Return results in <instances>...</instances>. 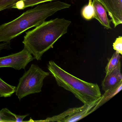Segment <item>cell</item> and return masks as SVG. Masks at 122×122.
Wrapping results in <instances>:
<instances>
[{"label":"cell","instance_id":"obj_15","mask_svg":"<svg viewBox=\"0 0 122 122\" xmlns=\"http://www.w3.org/2000/svg\"><path fill=\"white\" fill-rule=\"evenodd\" d=\"M81 13L82 17L86 20H90L94 18L95 10L92 0H89L88 4L82 8Z\"/></svg>","mask_w":122,"mask_h":122},{"label":"cell","instance_id":"obj_13","mask_svg":"<svg viewBox=\"0 0 122 122\" xmlns=\"http://www.w3.org/2000/svg\"><path fill=\"white\" fill-rule=\"evenodd\" d=\"M54 0H25L18 2L12 7V8H15L19 10H23L26 8L33 7L40 3L52 1Z\"/></svg>","mask_w":122,"mask_h":122},{"label":"cell","instance_id":"obj_8","mask_svg":"<svg viewBox=\"0 0 122 122\" xmlns=\"http://www.w3.org/2000/svg\"><path fill=\"white\" fill-rule=\"evenodd\" d=\"M93 5L95 10L94 18L97 20L105 28L111 29L110 20L107 14V10L99 0H93Z\"/></svg>","mask_w":122,"mask_h":122},{"label":"cell","instance_id":"obj_10","mask_svg":"<svg viewBox=\"0 0 122 122\" xmlns=\"http://www.w3.org/2000/svg\"><path fill=\"white\" fill-rule=\"evenodd\" d=\"M122 89V82L115 87L107 91L102 95H101L100 99L98 101L96 105L91 110V113L97 110L101 106L107 102L110 99L117 95L121 91Z\"/></svg>","mask_w":122,"mask_h":122},{"label":"cell","instance_id":"obj_3","mask_svg":"<svg viewBox=\"0 0 122 122\" xmlns=\"http://www.w3.org/2000/svg\"><path fill=\"white\" fill-rule=\"evenodd\" d=\"M48 69L58 86L73 93L85 105L98 100L101 97L100 89L97 83L84 81L72 75L52 61H49Z\"/></svg>","mask_w":122,"mask_h":122},{"label":"cell","instance_id":"obj_14","mask_svg":"<svg viewBox=\"0 0 122 122\" xmlns=\"http://www.w3.org/2000/svg\"><path fill=\"white\" fill-rule=\"evenodd\" d=\"M16 87L8 84L0 77V97H10L16 91Z\"/></svg>","mask_w":122,"mask_h":122},{"label":"cell","instance_id":"obj_7","mask_svg":"<svg viewBox=\"0 0 122 122\" xmlns=\"http://www.w3.org/2000/svg\"><path fill=\"white\" fill-rule=\"evenodd\" d=\"M121 69V63L120 62L115 69L106 74L101 84L103 91L105 92L115 87L122 82V76Z\"/></svg>","mask_w":122,"mask_h":122},{"label":"cell","instance_id":"obj_16","mask_svg":"<svg viewBox=\"0 0 122 122\" xmlns=\"http://www.w3.org/2000/svg\"><path fill=\"white\" fill-rule=\"evenodd\" d=\"M122 57L120 54L115 52L112 56L111 58L109 60L108 63L105 68L106 74L112 71L115 69L120 62Z\"/></svg>","mask_w":122,"mask_h":122},{"label":"cell","instance_id":"obj_17","mask_svg":"<svg viewBox=\"0 0 122 122\" xmlns=\"http://www.w3.org/2000/svg\"><path fill=\"white\" fill-rule=\"evenodd\" d=\"M25 0H0V12L12 7L18 2Z\"/></svg>","mask_w":122,"mask_h":122},{"label":"cell","instance_id":"obj_2","mask_svg":"<svg viewBox=\"0 0 122 122\" xmlns=\"http://www.w3.org/2000/svg\"><path fill=\"white\" fill-rule=\"evenodd\" d=\"M71 23V21L64 18L45 21L26 32L22 42L24 47L35 59L40 60L43 54L53 48L58 40L67 32Z\"/></svg>","mask_w":122,"mask_h":122},{"label":"cell","instance_id":"obj_6","mask_svg":"<svg viewBox=\"0 0 122 122\" xmlns=\"http://www.w3.org/2000/svg\"><path fill=\"white\" fill-rule=\"evenodd\" d=\"M106 9L114 27L122 24V0H99Z\"/></svg>","mask_w":122,"mask_h":122},{"label":"cell","instance_id":"obj_4","mask_svg":"<svg viewBox=\"0 0 122 122\" xmlns=\"http://www.w3.org/2000/svg\"><path fill=\"white\" fill-rule=\"evenodd\" d=\"M50 73L42 70L38 66L32 64L19 80L15 94L20 100L24 97L42 91L44 79Z\"/></svg>","mask_w":122,"mask_h":122},{"label":"cell","instance_id":"obj_19","mask_svg":"<svg viewBox=\"0 0 122 122\" xmlns=\"http://www.w3.org/2000/svg\"><path fill=\"white\" fill-rule=\"evenodd\" d=\"M10 46V42L0 43V52L2 50H5V49L9 50V49H11Z\"/></svg>","mask_w":122,"mask_h":122},{"label":"cell","instance_id":"obj_1","mask_svg":"<svg viewBox=\"0 0 122 122\" xmlns=\"http://www.w3.org/2000/svg\"><path fill=\"white\" fill-rule=\"evenodd\" d=\"M71 6L57 1L39 5L27 10L15 20L0 25V43L10 42L28 29L42 24L58 11Z\"/></svg>","mask_w":122,"mask_h":122},{"label":"cell","instance_id":"obj_9","mask_svg":"<svg viewBox=\"0 0 122 122\" xmlns=\"http://www.w3.org/2000/svg\"><path fill=\"white\" fill-rule=\"evenodd\" d=\"M99 100L90 105H84L80 110L65 118L61 122H76L85 117L91 113V110L96 105Z\"/></svg>","mask_w":122,"mask_h":122},{"label":"cell","instance_id":"obj_5","mask_svg":"<svg viewBox=\"0 0 122 122\" xmlns=\"http://www.w3.org/2000/svg\"><path fill=\"white\" fill-rule=\"evenodd\" d=\"M34 59L31 53L24 47L19 52L0 57V68L11 67L18 70L25 69Z\"/></svg>","mask_w":122,"mask_h":122},{"label":"cell","instance_id":"obj_11","mask_svg":"<svg viewBox=\"0 0 122 122\" xmlns=\"http://www.w3.org/2000/svg\"><path fill=\"white\" fill-rule=\"evenodd\" d=\"M29 114L20 115L10 111L8 108H3L0 110V122H24L23 119Z\"/></svg>","mask_w":122,"mask_h":122},{"label":"cell","instance_id":"obj_18","mask_svg":"<svg viewBox=\"0 0 122 122\" xmlns=\"http://www.w3.org/2000/svg\"><path fill=\"white\" fill-rule=\"evenodd\" d=\"M113 47L116 52L120 55H122V37L119 36L116 39L113 43Z\"/></svg>","mask_w":122,"mask_h":122},{"label":"cell","instance_id":"obj_12","mask_svg":"<svg viewBox=\"0 0 122 122\" xmlns=\"http://www.w3.org/2000/svg\"><path fill=\"white\" fill-rule=\"evenodd\" d=\"M82 106L78 108H70L64 111L62 113L59 114L55 116H53L52 117H49L47 118L45 120H43L33 121V122H51V121H57V122H61V120L64 119L65 118L69 116L70 115L73 113L75 112L80 110Z\"/></svg>","mask_w":122,"mask_h":122}]
</instances>
